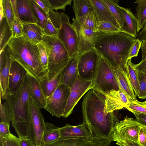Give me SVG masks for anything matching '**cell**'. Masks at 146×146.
I'll use <instances>...</instances> for the list:
<instances>
[{
	"instance_id": "cell-46",
	"label": "cell",
	"mask_w": 146,
	"mask_h": 146,
	"mask_svg": "<svg viewBox=\"0 0 146 146\" xmlns=\"http://www.w3.org/2000/svg\"><path fill=\"white\" fill-rule=\"evenodd\" d=\"M142 42L137 39L132 45L130 49L128 60L133 57L137 56L140 48L141 46Z\"/></svg>"
},
{
	"instance_id": "cell-35",
	"label": "cell",
	"mask_w": 146,
	"mask_h": 146,
	"mask_svg": "<svg viewBox=\"0 0 146 146\" xmlns=\"http://www.w3.org/2000/svg\"><path fill=\"white\" fill-rule=\"evenodd\" d=\"M0 1L2 3L4 17L12 30V24L15 17L11 0H0Z\"/></svg>"
},
{
	"instance_id": "cell-28",
	"label": "cell",
	"mask_w": 146,
	"mask_h": 146,
	"mask_svg": "<svg viewBox=\"0 0 146 146\" xmlns=\"http://www.w3.org/2000/svg\"><path fill=\"white\" fill-rule=\"evenodd\" d=\"M0 52L8 44L13 38L12 30L7 20L4 17L0 21Z\"/></svg>"
},
{
	"instance_id": "cell-44",
	"label": "cell",
	"mask_w": 146,
	"mask_h": 146,
	"mask_svg": "<svg viewBox=\"0 0 146 146\" xmlns=\"http://www.w3.org/2000/svg\"><path fill=\"white\" fill-rule=\"evenodd\" d=\"M59 31L54 27L48 18L43 30L44 35L49 36H57Z\"/></svg>"
},
{
	"instance_id": "cell-10",
	"label": "cell",
	"mask_w": 146,
	"mask_h": 146,
	"mask_svg": "<svg viewBox=\"0 0 146 146\" xmlns=\"http://www.w3.org/2000/svg\"><path fill=\"white\" fill-rule=\"evenodd\" d=\"M141 124L136 120L126 116L119 121L113 131L112 141L117 142L124 140L138 143V134Z\"/></svg>"
},
{
	"instance_id": "cell-55",
	"label": "cell",
	"mask_w": 146,
	"mask_h": 146,
	"mask_svg": "<svg viewBox=\"0 0 146 146\" xmlns=\"http://www.w3.org/2000/svg\"><path fill=\"white\" fill-rule=\"evenodd\" d=\"M11 2L15 17H17L19 21L21 22L18 13L17 0H11Z\"/></svg>"
},
{
	"instance_id": "cell-22",
	"label": "cell",
	"mask_w": 146,
	"mask_h": 146,
	"mask_svg": "<svg viewBox=\"0 0 146 146\" xmlns=\"http://www.w3.org/2000/svg\"><path fill=\"white\" fill-rule=\"evenodd\" d=\"M28 84L31 97L40 108L45 109L46 97L41 89L39 80L28 74Z\"/></svg>"
},
{
	"instance_id": "cell-30",
	"label": "cell",
	"mask_w": 146,
	"mask_h": 146,
	"mask_svg": "<svg viewBox=\"0 0 146 146\" xmlns=\"http://www.w3.org/2000/svg\"><path fill=\"white\" fill-rule=\"evenodd\" d=\"M75 19L83 27L97 32L99 22L92 9L84 16Z\"/></svg>"
},
{
	"instance_id": "cell-24",
	"label": "cell",
	"mask_w": 146,
	"mask_h": 146,
	"mask_svg": "<svg viewBox=\"0 0 146 146\" xmlns=\"http://www.w3.org/2000/svg\"><path fill=\"white\" fill-rule=\"evenodd\" d=\"M23 37L34 44L41 43L44 35L42 29L36 23L23 24Z\"/></svg>"
},
{
	"instance_id": "cell-7",
	"label": "cell",
	"mask_w": 146,
	"mask_h": 146,
	"mask_svg": "<svg viewBox=\"0 0 146 146\" xmlns=\"http://www.w3.org/2000/svg\"><path fill=\"white\" fill-rule=\"evenodd\" d=\"M29 115L28 137L31 139L36 146H41L46 123L40 108L30 96L29 99Z\"/></svg>"
},
{
	"instance_id": "cell-6",
	"label": "cell",
	"mask_w": 146,
	"mask_h": 146,
	"mask_svg": "<svg viewBox=\"0 0 146 146\" xmlns=\"http://www.w3.org/2000/svg\"><path fill=\"white\" fill-rule=\"evenodd\" d=\"M92 81V89L104 94L119 89L113 68L101 55Z\"/></svg>"
},
{
	"instance_id": "cell-36",
	"label": "cell",
	"mask_w": 146,
	"mask_h": 146,
	"mask_svg": "<svg viewBox=\"0 0 146 146\" xmlns=\"http://www.w3.org/2000/svg\"><path fill=\"white\" fill-rule=\"evenodd\" d=\"M125 108L132 113L135 112L146 115V105L137 100H130Z\"/></svg>"
},
{
	"instance_id": "cell-8",
	"label": "cell",
	"mask_w": 146,
	"mask_h": 146,
	"mask_svg": "<svg viewBox=\"0 0 146 146\" xmlns=\"http://www.w3.org/2000/svg\"><path fill=\"white\" fill-rule=\"evenodd\" d=\"M62 25L57 37L63 43L71 59L77 55L79 42L77 32L70 21V17L64 12H61Z\"/></svg>"
},
{
	"instance_id": "cell-26",
	"label": "cell",
	"mask_w": 146,
	"mask_h": 146,
	"mask_svg": "<svg viewBox=\"0 0 146 146\" xmlns=\"http://www.w3.org/2000/svg\"><path fill=\"white\" fill-rule=\"evenodd\" d=\"M19 17L23 24L36 23L35 17L28 0H17Z\"/></svg>"
},
{
	"instance_id": "cell-21",
	"label": "cell",
	"mask_w": 146,
	"mask_h": 146,
	"mask_svg": "<svg viewBox=\"0 0 146 146\" xmlns=\"http://www.w3.org/2000/svg\"><path fill=\"white\" fill-rule=\"evenodd\" d=\"M61 137L60 139L89 138L92 137L88 129L82 123L76 126L66 124L60 127Z\"/></svg>"
},
{
	"instance_id": "cell-1",
	"label": "cell",
	"mask_w": 146,
	"mask_h": 146,
	"mask_svg": "<svg viewBox=\"0 0 146 146\" xmlns=\"http://www.w3.org/2000/svg\"><path fill=\"white\" fill-rule=\"evenodd\" d=\"M105 97L93 89L85 94L82 102L83 123L92 137L111 139L113 129L119 119L111 112L104 111Z\"/></svg>"
},
{
	"instance_id": "cell-53",
	"label": "cell",
	"mask_w": 146,
	"mask_h": 146,
	"mask_svg": "<svg viewBox=\"0 0 146 146\" xmlns=\"http://www.w3.org/2000/svg\"><path fill=\"white\" fill-rule=\"evenodd\" d=\"M133 113L135 115L136 120L141 125L146 127V115L135 112Z\"/></svg>"
},
{
	"instance_id": "cell-9",
	"label": "cell",
	"mask_w": 146,
	"mask_h": 146,
	"mask_svg": "<svg viewBox=\"0 0 146 146\" xmlns=\"http://www.w3.org/2000/svg\"><path fill=\"white\" fill-rule=\"evenodd\" d=\"M70 92V87L60 84L52 94L46 97L44 109L52 116L58 118L62 117Z\"/></svg>"
},
{
	"instance_id": "cell-13",
	"label": "cell",
	"mask_w": 146,
	"mask_h": 146,
	"mask_svg": "<svg viewBox=\"0 0 146 146\" xmlns=\"http://www.w3.org/2000/svg\"><path fill=\"white\" fill-rule=\"evenodd\" d=\"M72 20V24L76 29L78 40V56L94 48L99 32L83 27L75 18H73Z\"/></svg>"
},
{
	"instance_id": "cell-50",
	"label": "cell",
	"mask_w": 146,
	"mask_h": 146,
	"mask_svg": "<svg viewBox=\"0 0 146 146\" xmlns=\"http://www.w3.org/2000/svg\"><path fill=\"white\" fill-rule=\"evenodd\" d=\"M139 74H146V58L139 63L135 64Z\"/></svg>"
},
{
	"instance_id": "cell-23",
	"label": "cell",
	"mask_w": 146,
	"mask_h": 146,
	"mask_svg": "<svg viewBox=\"0 0 146 146\" xmlns=\"http://www.w3.org/2000/svg\"><path fill=\"white\" fill-rule=\"evenodd\" d=\"M118 7L125 21L124 25L120 29V31L136 38L137 33V24L136 17L129 9L119 6Z\"/></svg>"
},
{
	"instance_id": "cell-29",
	"label": "cell",
	"mask_w": 146,
	"mask_h": 146,
	"mask_svg": "<svg viewBox=\"0 0 146 146\" xmlns=\"http://www.w3.org/2000/svg\"><path fill=\"white\" fill-rule=\"evenodd\" d=\"M127 68L129 78L136 97L138 96L140 88V80L138 71L131 59L127 62Z\"/></svg>"
},
{
	"instance_id": "cell-37",
	"label": "cell",
	"mask_w": 146,
	"mask_h": 146,
	"mask_svg": "<svg viewBox=\"0 0 146 146\" xmlns=\"http://www.w3.org/2000/svg\"><path fill=\"white\" fill-rule=\"evenodd\" d=\"M20 139L11 133L5 137H0V146H20Z\"/></svg>"
},
{
	"instance_id": "cell-57",
	"label": "cell",
	"mask_w": 146,
	"mask_h": 146,
	"mask_svg": "<svg viewBox=\"0 0 146 146\" xmlns=\"http://www.w3.org/2000/svg\"><path fill=\"white\" fill-rule=\"evenodd\" d=\"M0 21H1L2 19L4 17V14H3V7L2 4V3L0 1Z\"/></svg>"
},
{
	"instance_id": "cell-39",
	"label": "cell",
	"mask_w": 146,
	"mask_h": 146,
	"mask_svg": "<svg viewBox=\"0 0 146 146\" xmlns=\"http://www.w3.org/2000/svg\"><path fill=\"white\" fill-rule=\"evenodd\" d=\"M48 18L54 27L59 30L62 25L60 14L58 12L55 11L52 8L49 9L48 14Z\"/></svg>"
},
{
	"instance_id": "cell-12",
	"label": "cell",
	"mask_w": 146,
	"mask_h": 146,
	"mask_svg": "<svg viewBox=\"0 0 146 146\" xmlns=\"http://www.w3.org/2000/svg\"><path fill=\"white\" fill-rule=\"evenodd\" d=\"M93 87L92 80L84 79L78 74L75 82L70 88V94L62 117L66 118L70 115L80 98Z\"/></svg>"
},
{
	"instance_id": "cell-38",
	"label": "cell",
	"mask_w": 146,
	"mask_h": 146,
	"mask_svg": "<svg viewBox=\"0 0 146 146\" xmlns=\"http://www.w3.org/2000/svg\"><path fill=\"white\" fill-rule=\"evenodd\" d=\"M120 31V29L110 23L106 21H102L99 23L97 32L112 33Z\"/></svg>"
},
{
	"instance_id": "cell-49",
	"label": "cell",
	"mask_w": 146,
	"mask_h": 146,
	"mask_svg": "<svg viewBox=\"0 0 146 146\" xmlns=\"http://www.w3.org/2000/svg\"><path fill=\"white\" fill-rule=\"evenodd\" d=\"M38 5L47 14L50 8H52L48 0H34Z\"/></svg>"
},
{
	"instance_id": "cell-11",
	"label": "cell",
	"mask_w": 146,
	"mask_h": 146,
	"mask_svg": "<svg viewBox=\"0 0 146 146\" xmlns=\"http://www.w3.org/2000/svg\"><path fill=\"white\" fill-rule=\"evenodd\" d=\"M100 55L94 48L76 57L79 75L83 78L92 80L98 66Z\"/></svg>"
},
{
	"instance_id": "cell-43",
	"label": "cell",
	"mask_w": 146,
	"mask_h": 146,
	"mask_svg": "<svg viewBox=\"0 0 146 146\" xmlns=\"http://www.w3.org/2000/svg\"><path fill=\"white\" fill-rule=\"evenodd\" d=\"M140 88L138 97L140 99L146 98V74H139Z\"/></svg>"
},
{
	"instance_id": "cell-4",
	"label": "cell",
	"mask_w": 146,
	"mask_h": 146,
	"mask_svg": "<svg viewBox=\"0 0 146 146\" xmlns=\"http://www.w3.org/2000/svg\"><path fill=\"white\" fill-rule=\"evenodd\" d=\"M8 44L11 59L20 64L29 75L39 80L47 73L41 64L37 45L23 36L12 38Z\"/></svg>"
},
{
	"instance_id": "cell-41",
	"label": "cell",
	"mask_w": 146,
	"mask_h": 146,
	"mask_svg": "<svg viewBox=\"0 0 146 146\" xmlns=\"http://www.w3.org/2000/svg\"><path fill=\"white\" fill-rule=\"evenodd\" d=\"M52 9L57 11L62 9L65 11V7L68 5H71L72 0H48Z\"/></svg>"
},
{
	"instance_id": "cell-51",
	"label": "cell",
	"mask_w": 146,
	"mask_h": 146,
	"mask_svg": "<svg viewBox=\"0 0 146 146\" xmlns=\"http://www.w3.org/2000/svg\"><path fill=\"white\" fill-rule=\"evenodd\" d=\"M116 144L119 146H142L138 142L128 140L116 142Z\"/></svg>"
},
{
	"instance_id": "cell-34",
	"label": "cell",
	"mask_w": 146,
	"mask_h": 146,
	"mask_svg": "<svg viewBox=\"0 0 146 146\" xmlns=\"http://www.w3.org/2000/svg\"><path fill=\"white\" fill-rule=\"evenodd\" d=\"M72 8L75 13V18L82 17L91 9L89 0H74Z\"/></svg>"
},
{
	"instance_id": "cell-33",
	"label": "cell",
	"mask_w": 146,
	"mask_h": 146,
	"mask_svg": "<svg viewBox=\"0 0 146 146\" xmlns=\"http://www.w3.org/2000/svg\"><path fill=\"white\" fill-rule=\"evenodd\" d=\"M28 1L34 15L37 20V24L43 30L48 19V15L38 5L34 0Z\"/></svg>"
},
{
	"instance_id": "cell-16",
	"label": "cell",
	"mask_w": 146,
	"mask_h": 146,
	"mask_svg": "<svg viewBox=\"0 0 146 146\" xmlns=\"http://www.w3.org/2000/svg\"><path fill=\"white\" fill-rule=\"evenodd\" d=\"M104 95L106 98L104 111L106 113L125 108L130 100L119 89L111 90Z\"/></svg>"
},
{
	"instance_id": "cell-3",
	"label": "cell",
	"mask_w": 146,
	"mask_h": 146,
	"mask_svg": "<svg viewBox=\"0 0 146 146\" xmlns=\"http://www.w3.org/2000/svg\"><path fill=\"white\" fill-rule=\"evenodd\" d=\"M28 74L19 89L13 93L7 91L4 100L12 125L20 139L28 137L29 99Z\"/></svg>"
},
{
	"instance_id": "cell-54",
	"label": "cell",
	"mask_w": 146,
	"mask_h": 146,
	"mask_svg": "<svg viewBox=\"0 0 146 146\" xmlns=\"http://www.w3.org/2000/svg\"><path fill=\"white\" fill-rule=\"evenodd\" d=\"M136 38L141 42L146 39V23L143 29L137 34Z\"/></svg>"
},
{
	"instance_id": "cell-5",
	"label": "cell",
	"mask_w": 146,
	"mask_h": 146,
	"mask_svg": "<svg viewBox=\"0 0 146 146\" xmlns=\"http://www.w3.org/2000/svg\"><path fill=\"white\" fill-rule=\"evenodd\" d=\"M42 43L48 57V72H56L64 67L71 59L62 42L56 36L44 35Z\"/></svg>"
},
{
	"instance_id": "cell-25",
	"label": "cell",
	"mask_w": 146,
	"mask_h": 146,
	"mask_svg": "<svg viewBox=\"0 0 146 146\" xmlns=\"http://www.w3.org/2000/svg\"><path fill=\"white\" fill-rule=\"evenodd\" d=\"M78 74V61L76 57L71 58L63 70L60 84L70 88L76 80Z\"/></svg>"
},
{
	"instance_id": "cell-18",
	"label": "cell",
	"mask_w": 146,
	"mask_h": 146,
	"mask_svg": "<svg viewBox=\"0 0 146 146\" xmlns=\"http://www.w3.org/2000/svg\"><path fill=\"white\" fill-rule=\"evenodd\" d=\"M65 67L56 72H48L39 80L41 89L46 97L52 94L60 84Z\"/></svg>"
},
{
	"instance_id": "cell-27",
	"label": "cell",
	"mask_w": 146,
	"mask_h": 146,
	"mask_svg": "<svg viewBox=\"0 0 146 146\" xmlns=\"http://www.w3.org/2000/svg\"><path fill=\"white\" fill-rule=\"evenodd\" d=\"M61 137L60 127L48 122L45 123V128L42 138V145L53 142Z\"/></svg>"
},
{
	"instance_id": "cell-31",
	"label": "cell",
	"mask_w": 146,
	"mask_h": 146,
	"mask_svg": "<svg viewBox=\"0 0 146 146\" xmlns=\"http://www.w3.org/2000/svg\"><path fill=\"white\" fill-rule=\"evenodd\" d=\"M108 9L118 23L120 29L124 25L125 21L118 6V0H100Z\"/></svg>"
},
{
	"instance_id": "cell-47",
	"label": "cell",
	"mask_w": 146,
	"mask_h": 146,
	"mask_svg": "<svg viewBox=\"0 0 146 146\" xmlns=\"http://www.w3.org/2000/svg\"><path fill=\"white\" fill-rule=\"evenodd\" d=\"M138 141L142 146H146V127L141 125L138 134Z\"/></svg>"
},
{
	"instance_id": "cell-19",
	"label": "cell",
	"mask_w": 146,
	"mask_h": 146,
	"mask_svg": "<svg viewBox=\"0 0 146 146\" xmlns=\"http://www.w3.org/2000/svg\"><path fill=\"white\" fill-rule=\"evenodd\" d=\"M113 68L119 89L125 93L130 100H137L129 78L127 66L123 67L119 66Z\"/></svg>"
},
{
	"instance_id": "cell-56",
	"label": "cell",
	"mask_w": 146,
	"mask_h": 146,
	"mask_svg": "<svg viewBox=\"0 0 146 146\" xmlns=\"http://www.w3.org/2000/svg\"><path fill=\"white\" fill-rule=\"evenodd\" d=\"M142 60L146 58V39L143 40L141 44Z\"/></svg>"
},
{
	"instance_id": "cell-45",
	"label": "cell",
	"mask_w": 146,
	"mask_h": 146,
	"mask_svg": "<svg viewBox=\"0 0 146 146\" xmlns=\"http://www.w3.org/2000/svg\"><path fill=\"white\" fill-rule=\"evenodd\" d=\"M0 122H4L10 125L11 121L5 104L1 102V98L0 97Z\"/></svg>"
},
{
	"instance_id": "cell-42",
	"label": "cell",
	"mask_w": 146,
	"mask_h": 146,
	"mask_svg": "<svg viewBox=\"0 0 146 146\" xmlns=\"http://www.w3.org/2000/svg\"><path fill=\"white\" fill-rule=\"evenodd\" d=\"M40 53V61L42 65L46 72H48V57L46 49L42 43L37 44Z\"/></svg>"
},
{
	"instance_id": "cell-52",
	"label": "cell",
	"mask_w": 146,
	"mask_h": 146,
	"mask_svg": "<svg viewBox=\"0 0 146 146\" xmlns=\"http://www.w3.org/2000/svg\"><path fill=\"white\" fill-rule=\"evenodd\" d=\"M19 144L20 146H36L35 143L28 137L21 139Z\"/></svg>"
},
{
	"instance_id": "cell-20",
	"label": "cell",
	"mask_w": 146,
	"mask_h": 146,
	"mask_svg": "<svg viewBox=\"0 0 146 146\" xmlns=\"http://www.w3.org/2000/svg\"><path fill=\"white\" fill-rule=\"evenodd\" d=\"M91 9L99 22L106 21L120 29L115 19L110 11L100 0H89Z\"/></svg>"
},
{
	"instance_id": "cell-15",
	"label": "cell",
	"mask_w": 146,
	"mask_h": 146,
	"mask_svg": "<svg viewBox=\"0 0 146 146\" xmlns=\"http://www.w3.org/2000/svg\"><path fill=\"white\" fill-rule=\"evenodd\" d=\"M0 52V97L4 100L8 88L9 74L13 60L10 58L8 44Z\"/></svg>"
},
{
	"instance_id": "cell-58",
	"label": "cell",
	"mask_w": 146,
	"mask_h": 146,
	"mask_svg": "<svg viewBox=\"0 0 146 146\" xmlns=\"http://www.w3.org/2000/svg\"><path fill=\"white\" fill-rule=\"evenodd\" d=\"M143 103L145 104V105H146V100L144 102H143Z\"/></svg>"
},
{
	"instance_id": "cell-17",
	"label": "cell",
	"mask_w": 146,
	"mask_h": 146,
	"mask_svg": "<svg viewBox=\"0 0 146 146\" xmlns=\"http://www.w3.org/2000/svg\"><path fill=\"white\" fill-rule=\"evenodd\" d=\"M27 74L26 70L20 64L13 60L10 69L7 91L11 93L16 91Z\"/></svg>"
},
{
	"instance_id": "cell-14",
	"label": "cell",
	"mask_w": 146,
	"mask_h": 146,
	"mask_svg": "<svg viewBox=\"0 0 146 146\" xmlns=\"http://www.w3.org/2000/svg\"><path fill=\"white\" fill-rule=\"evenodd\" d=\"M111 139L98 137L59 139L41 146H109Z\"/></svg>"
},
{
	"instance_id": "cell-32",
	"label": "cell",
	"mask_w": 146,
	"mask_h": 146,
	"mask_svg": "<svg viewBox=\"0 0 146 146\" xmlns=\"http://www.w3.org/2000/svg\"><path fill=\"white\" fill-rule=\"evenodd\" d=\"M134 3L137 4L136 17L138 33L143 29L146 23V0H136Z\"/></svg>"
},
{
	"instance_id": "cell-2",
	"label": "cell",
	"mask_w": 146,
	"mask_h": 146,
	"mask_svg": "<svg viewBox=\"0 0 146 146\" xmlns=\"http://www.w3.org/2000/svg\"><path fill=\"white\" fill-rule=\"evenodd\" d=\"M136 39L121 31L99 32L94 48L113 67H125L131 46Z\"/></svg>"
},
{
	"instance_id": "cell-40",
	"label": "cell",
	"mask_w": 146,
	"mask_h": 146,
	"mask_svg": "<svg viewBox=\"0 0 146 146\" xmlns=\"http://www.w3.org/2000/svg\"><path fill=\"white\" fill-rule=\"evenodd\" d=\"M12 30L13 38H18L23 36V24L16 17L13 23Z\"/></svg>"
},
{
	"instance_id": "cell-48",
	"label": "cell",
	"mask_w": 146,
	"mask_h": 146,
	"mask_svg": "<svg viewBox=\"0 0 146 146\" xmlns=\"http://www.w3.org/2000/svg\"><path fill=\"white\" fill-rule=\"evenodd\" d=\"M10 125L4 122H0V137H3L11 133L9 130Z\"/></svg>"
}]
</instances>
